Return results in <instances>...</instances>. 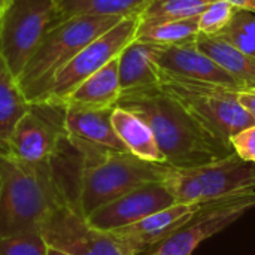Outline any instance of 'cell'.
Masks as SVG:
<instances>
[{
    "label": "cell",
    "mask_w": 255,
    "mask_h": 255,
    "mask_svg": "<svg viewBox=\"0 0 255 255\" xmlns=\"http://www.w3.org/2000/svg\"><path fill=\"white\" fill-rule=\"evenodd\" d=\"M117 106L133 112L151 128L166 164L175 169L197 167L235 154L230 143L212 134L161 87L124 93Z\"/></svg>",
    "instance_id": "obj_1"
},
{
    "label": "cell",
    "mask_w": 255,
    "mask_h": 255,
    "mask_svg": "<svg viewBox=\"0 0 255 255\" xmlns=\"http://www.w3.org/2000/svg\"><path fill=\"white\" fill-rule=\"evenodd\" d=\"M0 236L40 233L55 208L66 203L51 160L33 164L0 154Z\"/></svg>",
    "instance_id": "obj_2"
},
{
    "label": "cell",
    "mask_w": 255,
    "mask_h": 255,
    "mask_svg": "<svg viewBox=\"0 0 255 255\" xmlns=\"http://www.w3.org/2000/svg\"><path fill=\"white\" fill-rule=\"evenodd\" d=\"M126 16L81 13L69 16L40 39L16 81L28 102L43 99L51 81L81 49L115 27Z\"/></svg>",
    "instance_id": "obj_3"
},
{
    "label": "cell",
    "mask_w": 255,
    "mask_h": 255,
    "mask_svg": "<svg viewBox=\"0 0 255 255\" xmlns=\"http://www.w3.org/2000/svg\"><path fill=\"white\" fill-rule=\"evenodd\" d=\"M70 142L84 154L78 193V209L84 217L139 185L164 181L172 170V166L166 163L146 161L128 151H109Z\"/></svg>",
    "instance_id": "obj_4"
},
{
    "label": "cell",
    "mask_w": 255,
    "mask_h": 255,
    "mask_svg": "<svg viewBox=\"0 0 255 255\" xmlns=\"http://www.w3.org/2000/svg\"><path fill=\"white\" fill-rule=\"evenodd\" d=\"M163 182L176 203L203 205L254 190L255 163L245 161L235 152L197 167H172Z\"/></svg>",
    "instance_id": "obj_5"
},
{
    "label": "cell",
    "mask_w": 255,
    "mask_h": 255,
    "mask_svg": "<svg viewBox=\"0 0 255 255\" xmlns=\"http://www.w3.org/2000/svg\"><path fill=\"white\" fill-rule=\"evenodd\" d=\"M160 81L163 90L182 103L212 134L227 143L239 131L255 126L254 118L241 105L236 90L197 85L170 78H160Z\"/></svg>",
    "instance_id": "obj_6"
},
{
    "label": "cell",
    "mask_w": 255,
    "mask_h": 255,
    "mask_svg": "<svg viewBox=\"0 0 255 255\" xmlns=\"http://www.w3.org/2000/svg\"><path fill=\"white\" fill-rule=\"evenodd\" d=\"M63 19L57 0H9L0 18V55L16 78L45 33Z\"/></svg>",
    "instance_id": "obj_7"
},
{
    "label": "cell",
    "mask_w": 255,
    "mask_h": 255,
    "mask_svg": "<svg viewBox=\"0 0 255 255\" xmlns=\"http://www.w3.org/2000/svg\"><path fill=\"white\" fill-rule=\"evenodd\" d=\"M64 120V103L30 102L10 134L6 155L33 164L49 161L67 139Z\"/></svg>",
    "instance_id": "obj_8"
},
{
    "label": "cell",
    "mask_w": 255,
    "mask_h": 255,
    "mask_svg": "<svg viewBox=\"0 0 255 255\" xmlns=\"http://www.w3.org/2000/svg\"><path fill=\"white\" fill-rule=\"evenodd\" d=\"M137 15L126 16L109 31L103 33L81 49L51 81L42 100L63 103L64 99L88 76L100 70L136 39ZM40 102V100H39Z\"/></svg>",
    "instance_id": "obj_9"
},
{
    "label": "cell",
    "mask_w": 255,
    "mask_h": 255,
    "mask_svg": "<svg viewBox=\"0 0 255 255\" xmlns=\"http://www.w3.org/2000/svg\"><path fill=\"white\" fill-rule=\"evenodd\" d=\"M254 206L255 190L203 203L188 223L142 255H193L203 241L233 224Z\"/></svg>",
    "instance_id": "obj_10"
},
{
    "label": "cell",
    "mask_w": 255,
    "mask_h": 255,
    "mask_svg": "<svg viewBox=\"0 0 255 255\" xmlns=\"http://www.w3.org/2000/svg\"><path fill=\"white\" fill-rule=\"evenodd\" d=\"M45 242L70 255H126L117 241L93 227L78 208L61 203L40 230Z\"/></svg>",
    "instance_id": "obj_11"
},
{
    "label": "cell",
    "mask_w": 255,
    "mask_h": 255,
    "mask_svg": "<svg viewBox=\"0 0 255 255\" xmlns=\"http://www.w3.org/2000/svg\"><path fill=\"white\" fill-rule=\"evenodd\" d=\"M155 64L160 78H170L197 85H215L244 91L245 88L215 60L202 52L194 39L170 45H158Z\"/></svg>",
    "instance_id": "obj_12"
},
{
    "label": "cell",
    "mask_w": 255,
    "mask_h": 255,
    "mask_svg": "<svg viewBox=\"0 0 255 255\" xmlns=\"http://www.w3.org/2000/svg\"><path fill=\"white\" fill-rule=\"evenodd\" d=\"M175 203V197L163 181L148 182L100 206L85 218L93 227L103 232H111L134 224Z\"/></svg>",
    "instance_id": "obj_13"
},
{
    "label": "cell",
    "mask_w": 255,
    "mask_h": 255,
    "mask_svg": "<svg viewBox=\"0 0 255 255\" xmlns=\"http://www.w3.org/2000/svg\"><path fill=\"white\" fill-rule=\"evenodd\" d=\"M199 208L200 205L175 203L134 224L111 230L108 233L117 241L126 255H142L166 241L185 223H188L196 215Z\"/></svg>",
    "instance_id": "obj_14"
},
{
    "label": "cell",
    "mask_w": 255,
    "mask_h": 255,
    "mask_svg": "<svg viewBox=\"0 0 255 255\" xmlns=\"http://www.w3.org/2000/svg\"><path fill=\"white\" fill-rule=\"evenodd\" d=\"M114 108H84L66 105V131L73 142L109 151H128L112 126ZM130 152V151H128Z\"/></svg>",
    "instance_id": "obj_15"
},
{
    "label": "cell",
    "mask_w": 255,
    "mask_h": 255,
    "mask_svg": "<svg viewBox=\"0 0 255 255\" xmlns=\"http://www.w3.org/2000/svg\"><path fill=\"white\" fill-rule=\"evenodd\" d=\"M158 45L134 39L118 55L121 94L160 87V70L155 64Z\"/></svg>",
    "instance_id": "obj_16"
},
{
    "label": "cell",
    "mask_w": 255,
    "mask_h": 255,
    "mask_svg": "<svg viewBox=\"0 0 255 255\" xmlns=\"http://www.w3.org/2000/svg\"><path fill=\"white\" fill-rule=\"evenodd\" d=\"M121 97L118 75V57L111 60L100 70L82 81L66 99L64 105L84 108H115Z\"/></svg>",
    "instance_id": "obj_17"
},
{
    "label": "cell",
    "mask_w": 255,
    "mask_h": 255,
    "mask_svg": "<svg viewBox=\"0 0 255 255\" xmlns=\"http://www.w3.org/2000/svg\"><path fill=\"white\" fill-rule=\"evenodd\" d=\"M112 126L131 154L146 161L166 163V158L154 137V133L137 115L127 109L115 106L112 112Z\"/></svg>",
    "instance_id": "obj_18"
},
{
    "label": "cell",
    "mask_w": 255,
    "mask_h": 255,
    "mask_svg": "<svg viewBox=\"0 0 255 255\" xmlns=\"http://www.w3.org/2000/svg\"><path fill=\"white\" fill-rule=\"evenodd\" d=\"M196 46L224 67L245 90L255 88V57L242 52L218 36L199 33L194 37Z\"/></svg>",
    "instance_id": "obj_19"
},
{
    "label": "cell",
    "mask_w": 255,
    "mask_h": 255,
    "mask_svg": "<svg viewBox=\"0 0 255 255\" xmlns=\"http://www.w3.org/2000/svg\"><path fill=\"white\" fill-rule=\"evenodd\" d=\"M28 106L30 102L22 94L16 76L0 55V154L7 152L10 134Z\"/></svg>",
    "instance_id": "obj_20"
},
{
    "label": "cell",
    "mask_w": 255,
    "mask_h": 255,
    "mask_svg": "<svg viewBox=\"0 0 255 255\" xmlns=\"http://www.w3.org/2000/svg\"><path fill=\"white\" fill-rule=\"evenodd\" d=\"M152 0H57L63 18L81 13L94 15H139Z\"/></svg>",
    "instance_id": "obj_21"
},
{
    "label": "cell",
    "mask_w": 255,
    "mask_h": 255,
    "mask_svg": "<svg viewBox=\"0 0 255 255\" xmlns=\"http://www.w3.org/2000/svg\"><path fill=\"white\" fill-rule=\"evenodd\" d=\"M214 0H152L139 15V25L178 21L200 15Z\"/></svg>",
    "instance_id": "obj_22"
},
{
    "label": "cell",
    "mask_w": 255,
    "mask_h": 255,
    "mask_svg": "<svg viewBox=\"0 0 255 255\" xmlns=\"http://www.w3.org/2000/svg\"><path fill=\"white\" fill-rule=\"evenodd\" d=\"M199 16L178 21H166L151 25H139L136 39L155 45H170L194 39L199 34Z\"/></svg>",
    "instance_id": "obj_23"
},
{
    "label": "cell",
    "mask_w": 255,
    "mask_h": 255,
    "mask_svg": "<svg viewBox=\"0 0 255 255\" xmlns=\"http://www.w3.org/2000/svg\"><path fill=\"white\" fill-rule=\"evenodd\" d=\"M217 36L255 57V13L238 7L229 25Z\"/></svg>",
    "instance_id": "obj_24"
},
{
    "label": "cell",
    "mask_w": 255,
    "mask_h": 255,
    "mask_svg": "<svg viewBox=\"0 0 255 255\" xmlns=\"http://www.w3.org/2000/svg\"><path fill=\"white\" fill-rule=\"evenodd\" d=\"M238 7L227 0H214L199 16V33L208 36L220 34L232 21Z\"/></svg>",
    "instance_id": "obj_25"
},
{
    "label": "cell",
    "mask_w": 255,
    "mask_h": 255,
    "mask_svg": "<svg viewBox=\"0 0 255 255\" xmlns=\"http://www.w3.org/2000/svg\"><path fill=\"white\" fill-rule=\"evenodd\" d=\"M48 244L40 233L0 236V255H46Z\"/></svg>",
    "instance_id": "obj_26"
},
{
    "label": "cell",
    "mask_w": 255,
    "mask_h": 255,
    "mask_svg": "<svg viewBox=\"0 0 255 255\" xmlns=\"http://www.w3.org/2000/svg\"><path fill=\"white\" fill-rule=\"evenodd\" d=\"M235 152L245 161L255 163V126H251L230 139Z\"/></svg>",
    "instance_id": "obj_27"
},
{
    "label": "cell",
    "mask_w": 255,
    "mask_h": 255,
    "mask_svg": "<svg viewBox=\"0 0 255 255\" xmlns=\"http://www.w3.org/2000/svg\"><path fill=\"white\" fill-rule=\"evenodd\" d=\"M239 102L255 120V88L239 91Z\"/></svg>",
    "instance_id": "obj_28"
},
{
    "label": "cell",
    "mask_w": 255,
    "mask_h": 255,
    "mask_svg": "<svg viewBox=\"0 0 255 255\" xmlns=\"http://www.w3.org/2000/svg\"><path fill=\"white\" fill-rule=\"evenodd\" d=\"M239 9H245L255 13V0H227Z\"/></svg>",
    "instance_id": "obj_29"
},
{
    "label": "cell",
    "mask_w": 255,
    "mask_h": 255,
    "mask_svg": "<svg viewBox=\"0 0 255 255\" xmlns=\"http://www.w3.org/2000/svg\"><path fill=\"white\" fill-rule=\"evenodd\" d=\"M46 255H70V254H67V253L61 251V250H57V248H52V247H49V245H48Z\"/></svg>",
    "instance_id": "obj_30"
},
{
    "label": "cell",
    "mask_w": 255,
    "mask_h": 255,
    "mask_svg": "<svg viewBox=\"0 0 255 255\" xmlns=\"http://www.w3.org/2000/svg\"><path fill=\"white\" fill-rule=\"evenodd\" d=\"M7 3H9V0H0V12H3L6 9Z\"/></svg>",
    "instance_id": "obj_31"
},
{
    "label": "cell",
    "mask_w": 255,
    "mask_h": 255,
    "mask_svg": "<svg viewBox=\"0 0 255 255\" xmlns=\"http://www.w3.org/2000/svg\"><path fill=\"white\" fill-rule=\"evenodd\" d=\"M0 188H1V175H0Z\"/></svg>",
    "instance_id": "obj_32"
},
{
    "label": "cell",
    "mask_w": 255,
    "mask_h": 255,
    "mask_svg": "<svg viewBox=\"0 0 255 255\" xmlns=\"http://www.w3.org/2000/svg\"><path fill=\"white\" fill-rule=\"evenodd\" d=\"M1 13H3V12H0V18H1Z\"/></svg>",
    "instance_id": "obj_33"
}]
</instances>
